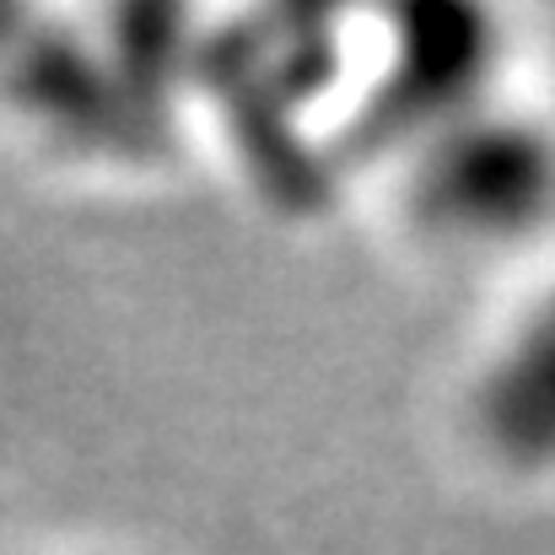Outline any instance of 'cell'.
Here are the masks:
<instances>
[{"label":"cell","mask_w":555,"mask_h":555,"mask_svg":"<svg viewBox=\"0 0 555 555\" xmlns=\"http://www.w3.org/2000/svg\"><path fill=\"white\" fill-rule=\"evenodd\" d=\"M410 227L475 259H502L555 232V125L486 103L404 157Z\"/></svg>","instance_id":"1"},{"label":"cell","mask_w":555,"mask_h":555,"mask_svg":"<svg viewBox=\"0 0 555 555\" xmlns=\"http://www.w3.org/2000/svg\"><path fill=\"white\" fill-rule=\"evenodd\" d=\"M480 453L513 480L555 475V292L534 297L491 340L469 388Z\"/></svg>","instance_id":"3"},{"label":"cell","mask_w":555,"mask_h":555,"mask_svg":"<svg viewBox=\"0 0 555 555\" xmlns=\"http://www.w3.org/2000/svg\"><path fill=\"white\" fill-rule=\"evenodd\" d=\"M383 43L372 49L346 135L362 152L410 157L421 141L496 98V22L486 11H393L383 16Z\"/></svg>","instance_id":"2"}]
</instances>
